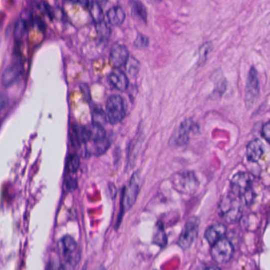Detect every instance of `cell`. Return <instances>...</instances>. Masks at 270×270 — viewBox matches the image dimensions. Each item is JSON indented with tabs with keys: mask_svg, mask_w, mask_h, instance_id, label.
<instances>
[{
	"mask_svg": "<svg viewBox=\"0 0 270 270\" xmlns=\"http://www.w3.org/2000/svg\"><path fill=\"white\" fill-rule=\"evenodd\" d=\"M252 177L246 172H239L232 178L231 182L232 193L246 205L252 203L255 198L252 189Z\"/></svg>",
	"mask_w": 270,
	"mask_h": 270,
	"instance_id": "6da1fadb",
	"label": "cell"
},
{
	"mask_svg": "<svg viewBox=\"0 0 270 270\" xmlns=\"http://www.w3.org/2000/svg\"><path fill=\"white\" fill-rule=\"evenodd\" d=\"M240 199L228 196L221 201L219 210L221 217L228 224L240 221L243 215V207Z\"/></svg>",
	"mask_w": 270,
	"mask_h": 270,
	"instance_id": "7a4b0ae2",
	"label": "cell"
},
{
	"mask_svg": "<svg viewBox=\"0 0 270 270\" xmlns=\"http://www.w3.org/2000/svg\"><path fill=\"white\" fill-rule=\"evenodd\" d=\"M58 251L62 255L65 265H69L70 267H75L80 259V254L77 250L76 242L70 236H63L61 240L58 242Z\"/></svg>",
	"mask_w": 270,
	"mask_h": 270,
	"instance_id": "3957f363",
	"label": "cell"
},
{
	"mask_svg": "<svg viewBox=\"0 0 270 270\" xmlns=\"http://www.w3.org/2000/svg\"><path fill=\"white\" fill-rule=\"evenodd\" d=\"M106 113L107 121L112 125H116L125 118V102L121 96L114 94L108 98Z\"/></svg>",
	"mask_w": 270,
	"mask_h": 270,
	"instance_id": "277c9868",
	"label": "cell"
},
{
	"mask_svg": "<svg viewBox=\"0 0 270 270\" xmlns=\"http://www.w3.org/2000/svg\"><path fill=\"white\" fill-rule=\"evenodd\" d=\"M140 177L138 173H135L131 178L129 185L123 192L121 209L122 211H128L136 202L140 190Z\"/></svg>",
	"mask_w": 270,
	"mask_h": 270,
	"instance_id": "5b68a950",
	"label": "cell"
},
{
	"mask_svg": "<svg viewBox=\"0 0 270 270\" xmlns=\"http://www.w3.org/2000/svg\"><path fill=\"white\" fill-rule=\"evenodd\" d=\"M173 185L178 192L190 194L196 191L199 184L194 174L186 171L175 175L173 179Z\"/></svg>",
	"mask_w": 270,
	"mask_h": 270,
	"instance_id": "8992f818",
	"label": "cell"
},
{
	"mask_svg": "<svg viewBox=\"0 0 270 270\" xmlns=\"http://www.w3.org/2000/svg\"><path fill=\"white\" fill-rule=\"evenodd\" d=\"M234 254V247L229 240H219L212 248L211 255L213 260L218 264H225L232 259Z\"/></svg>",
	"mask_w": 270,
	"mask_h": 270,
	"instance_id": "52a82bcc",
	"label": "cell"
},
{
	"mask_svg": "<svg viewBox=\"0 0 270 270\" xmlns=\"http://www.w3.org/2000/svg\"><path fill=\"white\" fill-rule=\"evenodd\" d=\"M199 230V220L197 217H193L186 223L184 229L182 231L178 244L182 249H188L194 244L198 236Z\"/></svg>",
	"mask_w": 270,
	"mask_h": 270,
	"instance_id": "ba28073f",
	"label": "cell"
},
{
	"mask_svg": "<svg viewBox=\"0 0 270 270\" xmlns=\"http://www.w3.org/2000/svg\"><path fill=\"white\" fill-rule=\"evenodd\" d=\"M259 94V81L258 73L252 67L248 73L245 90V102L247 106H252L258 99Z\"/></svg>",
	"mask_w": 270,
	"mask_h": 270,
	"instance_id": "9c48e42d",
	"label": "cell"
},
{
	"mask_svg": "<svg viewBox=\"0 0 270 270\" xmlns=\"http://www.w3.org/2000/svg\"><path fill=\"white\" fill-rule=\"evenodd\" d=\"M129 59V52L128 48L122 44H116L112 48L110 52V63L115 68L125 66Z\"/></svg>",
	"mask_w": 270,
	"mask_h": 270,
	"instance_id": "30bf717a",
	"label": "cell"
},
{
	"mask_svg": "<svg viewBox=\"0 0 270 270\" xmlns=\"http://www.w3.org/2000/svg\"><path fill=\"white\" fill-rule=\"evenodd\" d=\"M193 129V122L190 119H186L178 127L175 134L172 136V143L175 145L181 146L186 144L188 141L190 132Z\"/></svg>",
	"mask_w": 270,
	"mask_h": 270,
	"instance_id": "8fae6325",
	"label": "cell"
},
{
	"mask_svg": "<svg viewBox=\"0 0 270 270\" xmlns=\"http://www.w3.org/2000/svg\"><path fill=\"white\" fill-rule=\"evenodd\" d=\"M23 71V66L21 63H13L6 67L2 75V83L4 86H9L17 80V78Z\"/></svg>",
	"mask_w": 270,
	"mask_h": 270,
	"instance_id": "7c38bea8",
	"label": "cell"
},
{
	"mask_svg": "<svg viewBox=\"0 0 270 270\" xmlns=\"http://www.w3.org/2000/svg\"><path fill=\"white\" fill-rule=\"evenodd\" d=\"M227 233V228L223 224H215L211 225L205 232V239L210 245H214L219 240L224 239Z\"/></svg>",
	"mask_w": 270,
	"mask_h": 270,
	"instance_id": "4fadbf2b",
	"label": "cell"
},
{
	"mask_svg": "<svg viewBox=\"0 0 270 270\" xmlns=\"http://www.w3.org/2000/svg\"><path fill=\"white\" fill-rule=\"evenodd\" d=\"M108 80L113 88L120 91H125L129 84L127 75L122 71L118 70V68L109 74Z\"/></svg>",
	"mask_w": 270,
	"mask_h": 270,
	"instance_id": "5bb4252c",
	"label": "cell"
},
{
	"mask_svg": "<svg viewBox=\"0 0 270 270\" xmlns=\"http://www.w3.org/2000/svg\"><path fill=\"white\" fill-rule=\"evenodd\" d=\"M90 140V129L83 125H75L71 132V143L79 147L82 143H86Z\"/></svg>",
	"mask_w": 270,
	"mask_h": 270,
	"instance_id": "9a60e30c",
	"label": "cell"
},
{
	"mask_svg": "<svg viewBox=\"0 0 270 270\" xmlns=\"http://www.w3.org/2000/svg\"><path fill=\"white\" fill-rule=\"evenodd\" d=\"M264 153V145L260 140L255 139L250 142L247 148V158L250 161L256 163Z\"/></svg>",
	"mask_w": 270,
	"mask_h": 270,
	"instance_id": "2e32d148",
	"label": "cell"
},
{
	"mask_svg": "<svg viewBox=\"0 0 270 270\" xmlns=\"http://www.w3.org/2000/svg\"><path fill=\"white\" fill-rule=\"evenodd\" d=\"M108 21L114 26H119L125 21V13L121 6H113L107 12Z\"/></svg>",
	"mask_w": 270,
	"mask_h": 270,
	"instance_id": "e0dca14e",
	"label": "cell"
},
{
	"mask_svg": "<svg viewBox=\"0 0 270 270\" xmlns=\"http://www.w3.org/2000/svg\"><path fill=\"white\" fill-rule=\"evenodd\" d=\"M90 129V140H92L94 144H99L107 140L106 131L104 129L102 124L93 122L92 125L89 127Z\"/></svg>",
	"mask_w": 270,
	"mask_h": 270,
	"instance_id": "ac0fdd59",
	"label": "cell"
},
{
	"mask_svg": "<svg viewBox=\"0 0 270 270\" xmlns=\"http://www.w3.org/2000/svg\"><path fill=\"white\" fill-rule=\"evenodd\" d=\"M131 11L136 19L140 20L143 22H147L148 12L145 6L138 0H131Z\"/></svg>",
	"mask_w": 270,
	"mask_h": 270,
	"instance_id": "d6986e66",
	"label": "cell"
},
{
	"mask_svg": "<svg viewBox=\"0 0 270 270\" xmlns=\"http://www.w3.org/2000/svg\"><path fill=\"white\" fill-rule=\"evenodd\" d=\"M89 11H90V15L96 23H101L103 21V10L101 7V5L98 2L92 1L89 4Z\"/></svg>",
	"mask_w": 270,
	"mask_h": 270,
	"instance_id": "ffe728a7",
	"label": "cell"
},
{
	"mask_svg": "<svg viewBox=\"0 0 270 270\" xmlns=\"http://www.w3.org/2000/svg\"><path fill=\"white\" fill-rule=\"evenodd\" d=\"M153 243L159 247H165L167 243V236L161 223H158L154 232Z\"/></svg>",
	"mask_w": 270,
	"mask_h": 270,
	"instance_id": "44dd1931",
	"label": "cell"
},
{
	"mask_svg": "<svg viewBox=\"0 0 270 270\" xmlns=\"http://www.w3.org/2000/svg\"><path fill=\"white\" fill-rule=\"evenodd\" d=\"M26 31V23L23 19H18L16 21L13 29V37L17 40H20Z\"/></svg>",
	"mask_w": 270,
	"mask_h": 270,
	"instance_id": "7402d4cb",
	"label": "cell"
},
{
	"mask_svg": "<svg viewBox=\"0 0 270 270\" xmlns=\"http://www.w3.org/2000/svg\"><path fill=\"white\" fill-rule=\"evenodd\" d=\"M213 48V44L211 42H207L204 44L200 48L199 52V65H203L207 59L208 55Z\"/></svg>",
	"mask_w": 270,
	"mask_h": 270,
	"instance_id": "603a6c76",
	"label": "cell"
},
{
	"mask_svg": "<svg viewBox=\"0 0 270 270\" xmlns=\"http://www.w3.org/2000/svg\"><path fill=\"white\" fill-rule=\"evenodd\" d=\"M93 120L94 122L99 123L103 125V123L105 121H107V117H106V113L103 111V109L98 106H95L93 109L92 112Z\"/></svg>",
	"mask_w": 270,
	"mask_h": 270,
	"instance_id": "cb8c5ba5",
	"label": "cell"
},
{
	"mask_svg": "<svg viewBox=\"0 0 270 270\" xmlns=\"http://www.w3.org/2000/svg\"><path fill=\"white\" fill-rule=\"evenodd\" d=\"M79 165H80V160H79V156L75 154L71 155L67 162V170L71 174L75 173L78 171Z\"/></svg>",
	"mask_w": 270,
	"mask_h": 270,
	"instance_id": "d4e9b609",
	"label": "cell"
},
{
	"mask_svg": "<svg viewBox=\"0 0 270 270\" xmlns=\"http://www.w3.org/2000/svg\"><path fill=\"white\" fill-rule=\"evenodd\" d=\"M149 39L148 36L142 33H138L134 40V45L136 48H144L148 46Z\"/></svg>",
	"mask_w": 270,
	"mask_h": 270,
	"instance_id": "484cf974",
	"label": "cell"
},
{
	"mask_svg": "<svg viewBox=\"0 0 270 270\" xmlns=\"http://www.w3.org/2000/svg\"><path fill=\"white\" fill-rule=\"evenodd\" d=\"M97 31H98V34L102 36V38H107L110 34V29L104 21L101 23L97 24Z\"/></svg>",
	"mask_w": 270,
	"mask_h": 270,
	"instance_id": "4316f807",
	"label": "cell"
},
{
	"mask_svg": "<svg viewBox=\"0 0 270 270\" xmlns=\"http://www.w3.org/2000/svg\"><path fill=\"white\" fill-rule=\"evenodd\" d=\"M135 58H132L131 59H129L128 61V71L129 74L132 75H136L139 71V62L136 59V61L134 62Z\"/></svg>",
	"mask_w": 270,
	"mask_h": 270,
	"instance_id": "83f0119b",
	"label": "cell"
},
{
	"mask_svg": "<svg viewBox=\"0 0 270 270\" xmlns=\"http://www.w3.org/2000/svg\"><path fill=\"white\" fill-rule=\"evenodd\" d=\"M77 187H78V184H77L76 179L75 178H67L65 181V188L67 191H74V190H76Z\"/></svg>",
	"mask_w": 270,
	"mask_h": 270,
	"instance_id": "f1b7e54d",
	"label": "cell"
},
{
	"mask_svg": "<svg viewBox=\"0 0 270 270\" xmlns=\"http://www.w3.org/2000/svg\"><path fill=\"white\" fill-rule=\"evenodd\" d=\"M263 136L270 144V121L265 124L263 128Z\"/></svg>",
	"mask_w": 270,
	"mask_h": 270,
	"instance_id": "f546056e",
	"label": "cell"
},
{
	"mask_svg": "<svg viewBox=\"0 0 270 270\" xmlns=\"http://www.w3.org/2000/svg\"><path fill=\"white\" fill-rule=\"evenodd\" d=\"M7 102V98H5V96L2 94V99H1V106H2V109H3L4 106H5V102Z\"/></svg>",
	"mask_w": 270,
	"mask_h": 270,
	"instance_id": "4dcf8cb0",
	"label": "cell"
},
{
	"mask_svg": "<svg viewBox=\"0 0 270 270\" xmlns=\"http://www.w3.org/2000/svg\"><path fill=\"white\" fill-rule=\"evenodd\" d=\"M67 1H68V2H74V3H75V2H79V0H67Z\"/></svg>",
	"mask_w": 270,
	"mask_h": 270,
	"instance_id": "1f68e13d",
	"label": "cell"
},
{
	"mask_svg": "<svg viewBox=\"0 0 270 270\" xmlns=\"http://www.w3.org/2000/svg\"><path fill=\"white\" fill-rule=\"evenodd\" d=\"M153 1H155V2H160L161 0H153Z\"/></svg>",
	"mask_w": 270,
	"mask_h": 270,
	"instance_id": "d6a6232c",
	"label": "cell"
}]
</instances>
